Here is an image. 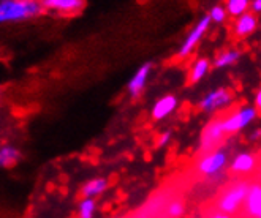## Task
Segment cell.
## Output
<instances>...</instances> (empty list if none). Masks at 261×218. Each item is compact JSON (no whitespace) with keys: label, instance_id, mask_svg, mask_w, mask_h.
Masks as SVG:
<instances>
[{"label":"cell","instance_id":"obj_1","mask_svg":"<svg viewBox=\"0 0 261 218\" xmlns=\"http://www.w3.org/2000/svg\"><path fill=\"white\" fill-rule=\"evenodd\" d=\"M252 180L253 179L245 177V179L234 180L228 186H225L216 199V210L236 218V215L239 213V210L244 204L245 196H247Z\"/></svg>","mask_w":261,"mask_h":218},{"label":"cell","instance_id":"obj_2","mask_svg":"<svg viewBox=\"0 0 261 218\" xmlns=\"http://www.w3.org/2000/svg\"><path fill=\"white\" fill-rule=\"evenodd\" d=\"M41 2L30 0H0V24L19 22L40 16L43 13Z\"/></svg>","mask_w":261,"mask_h":218},{"label":"cell","instance_id":"obj_3","mask_svg":"<svg viewBox=\"0 0 261 218\" xmlns=\"http://www.w3.org/2000/svg\"><path fill=\"white\" fill-rule=\"evenodd\" d=\"M223 119H225V114L216 116L204 127L201 133V139H199V149H198L199 155L216 150L223 141V136L226 134L223 130Z\"/></svg>","mask_w":261,"mask_h":218},{"label":"cell","instance_id":"obj_4","mask_svg":"<svg viewBox=\"0 0 261 218\" xmlns=\"http://www.w3.org/2000/svg\"><path fill=\"white\" fill-rule=\"evenodd\" d=\"M228 165V155L223 150H212L207 153H203L201 158L196 163V171L199 176L203 177H211L214 174H219L226 168Z\"/></svg>","mask_w":261,"mask_h":218},{"label":"cell","instance_id":"obj_5","mask_svg":"<svg viewBox=\"0 0 261 218\" xmlns=\"http://www.w3.org/2000/svg\"><path fill=\"white\" fill-rule=\"evenodd\" d=\"M256 116H258V109L255 106H242L238 109V111H234L231 116L225 114L223 130L226 134H234L247 125H250V123L256 119Z\"/></svg>","mask_w":261,"mask_h":218},{"label":"cell","instance_id":"obj_6","mask_svg":"<svg viewBox=\"0 0 261 218\" xmlns=\"http://www.w3.org/2000/svg\"><path fill=\"white\" fill-rule=\"evenodd\" d=\"M236 218H261V185L259 180H252L244 204Z\"/></svg>","mask_w":261,"mask_h":218},{"label":"cell","instance_id":"obj_7","mask_svg":"<svg viewBox=\"0 0 261 218\" xmlns=\"http://www.w3.org/2000/svg\"><path fill=\"white\" fill-rule=\"evenodd\" d=\"M209 25H211L209 16H204V18H201V19L198 21V24L190 30L189 35H187V38H186V41H184V44L180 46V49H179V52H177V57H179V59H186L187 56L192 54V51L196 48V44H198L199 41H201V38L206 35Z\"/></svg>","mask_w":261,"mask_h":218},{"label":"cell","instance_id":"obj_8","mask_svg":"<svg viewBox=\"0 0 261 218\" xmlns=\"http://www.w3.org/2000/svg\"><path fill=\"white\" fill-rule=\"evenodd\" d=\"M43 10H49L62 16H76L86 8V0H43Z\"/></svg>","mask_w":261,"mask_h":218},{"label":"cell","instance_id":"obj_9","mask_svg":"<svg viewBox=\"0 0 261 218\" xmlns=\"http://www.w3.org/2000/svg\"><path fill=\"white\" fill-rule=\"evenodd\" d=\"M231 98H233L231 92L226 90V89L214 90L201 100V103H199V109H201V111H206V113L219 111V109H222V107H225L231 103Z\"/></svg>","mask_w":261,"mask_h":218},{"label":"cell","instance_id":"obj_10","mask_svg":"<svg viewBox=\"0 0 261 218\" xmlns=\"http://www.w3.org/2000/svg\"><path fill=\"white\" fill-rule=\"evenodd\" d=\"M258 166V160L253 153L250 152H242L239 155H236L234 160L231 161V166H229V171L233 174H252L253 169H256Z\"/></svg>","mask_w":261,"mask_h":218},{"label":"cell","instance_id":"obj_11","mask_svg":"<svg viewBox=\"0 0 261 218\" xmlns=\"http://www.w3.org/2000/svg\"><path fill=\"white\" fill-rule=\"evenodd\" d=\"M150 70H152V64H150V62H147V64H144L143 67L138 68L135 76L130 79V83H128V93L133 98H138L143 93V90L146 87V83L149 79Z\"/></svg>","mask_w":261,"mask_h":218},{"label":"cell","instance_id":"obj_12","mask_svg":"<svg viewBox=\"0 0 261 218\" xmlns=\"http://www.w3.org/2000/svg\"><path fill=\"white\" fill-rule=\"evenodd\" d=\"M258 27V19L253 13L247 11L238 16L236 19V24H234V34L238 38H247L250 37Z\"/></svg>","mask_w":261,"mask_h":218},{"label":"cell","instance_id":"obj_13","mask_svg":"<svg viewBox=\"0 0 261 218\" xmlns=\"http://www.w3.org/2000/svg\"><path fill=\"white\" fill-rule=\"evenodd\" d=\"M177 107V100L174 95H165L162 97L152 107V119L153 120H162L170 116L174 109Z\"/></svg>","mask_w":261,"mask_h":218},{"label":"cell","instance_id":"obj_14","mask_svg":"<svg viewBox=\"0 0 261 218\" xmlns=\"http://www.w3.org/2000/svg\"><path fill=\"white\" fill-rule=\"evenodd\" d=\"M108 185H110L108 179H103V177L92 179V180H89V182H86L83 185L80 195H81V198H92V199H94L95 196H98L103 192H106Z\"/></svg>","mask_w":261,"mask_h":218},{"label":"cell","instance_id":"obj_15","mask_svg":"<svg viewBox=\"0 0 261 218\" xmlns=\"http://www.w3.org/2000/svg\"><path fill=\"white\" fill-rule=\"evenodd\" d=\"M21 160V152L11 146L0 147V168H10L14 166Z\"/></svg>","mask_w":261,"mask_h":218},{"label":"cell","instance_id":"obj_16","mask_svg":"<svg viewBox=\"0 0 261 218\" xmlns=\"http://www.w3.org/2000/svg\"><path fill=\"white\" fill-rule=\"evenodd\" d=\"M211 68V64L207 59H199L195 62V65L190 68V73H189V84H195L198 81H201L203 77L207 74Z\"/></svg>","mask_w":261,"mask_h":218},{"label":"cell","instance_id":"obj_17","mask_svg":"<svg viewBox=\"0 0 261 218\" xmlns=\"http://www.w3.org/2000/svg\"><path fill=\"white\" fill-rule=\"evenodd\" d=\"M249 5H250V0H226L225 11L229 16L238 18L241 14L249 11Z\"/></svg>","mask_w":261,"mask_h":218},{"label":"cell","instance_id":"obj_18","mask_svg":"<svg viewBox=\"0 0 261 218\" xmlns=\"http://www.w3.org/2000/svg\"><path fill=\"white\" fill-rule=\"evenodd\" d=\"M241 57V52L239 51H223L222 54H219L214 60V68H225V67H229L236 64Z\"/></svg>","mask_w":261,"mask_h":218},{"label":"cell","instance_id":"obj_19","mask_svg":"<svg viewBox=\"0 0 261 218\" xmlns=\"http://www.w3.org/2000/svg\"><path fill=\"white\" fill-rule=\"evenodd\" d=\"M95 209L97 204L92 198H83V201L80 202V218H94L95 215Z\"/></svg>","mask_w":261,"mask_h":218},{"label":"cell","instance_id":"obj_20","mask_svg":"<svg viewBox=\"0 0 261 218\" xmlns=\"http://www.w3.org/2000/svg\"><path fill=\"white\" fill-rule=\"evenodd\" d=\"M184 210H186V204H184L182 199H174L171 201L166 207V215L168 218H180L184 215Z\"/></svg>","mask_w":261,"mask_h":218},{"label":"cell","instance_id":"obj_21","mask_svg":"<svg viewBox=\"0 0 261 218\" xmlns=\"http://www.w3.org/2000/svg\"><path fill=\"white\" fill-rule=\"evenodd\" d=\"M226 11H225V7H220V5H217V7H214L212 10H211V13H209V19H211V22L214 21V22H217V24H220V22H223L225 19H226Z\"/></svg>","mask_w":261,"mask_h":218},{"label":"cell","instance_id":"obj_22","mask_svg":"<svg viewBox=\"0 0 261 218\" xmlns=\"http://www.w3.org/2000/svg\"><path fill=\"white\" fill-rule=\"evenodd\" d=\"M250 13L258 14L261 11V0H250V5H249Z\"/></svg>","mask_w":261,"mask_h":218},{"label":"cell","instance_id":"obj_23","mask_svg":"<svg viewBox=\"0 0 261 218\" xmlns=\"http://www.w3.org/2000/svg\"><path fill=\"white\" fill-rule=\"evenodd\" d=\"M170 138H171V133L170 131H166V133H163L162 136H160V139H159V143H157V146L159 147H163L168 141H170Z\"/></svg>","mask_w":261,"mask_h":218},{"label":"cell","instance_id":"obj_24","mask_svg":"<svg viewBox=\"0 0 261 218\" xmlns=\"http://www.w3.org/2000/svg\"><path fill=\"white\" fill-rule=\"evenodd\" d=\"M207 218H234V216H229V215L222 213V212H219V210H214V212H211V215H209Z\"/></svg>","mask_w":261,"mask_h":218},{"label":"cell","instance_id":"obj_25","mask_svg":"<svg viewBox=\"0 0 261 218\" xmlns=\"http://www.w3.org/2000/svg\"><path fill=\"white\" fill-rule=\"evenodd\" d=\"M255 104H256V109L259 111L261 107V90H256V98H255Z\"/></svg>","mask_w":261,"mask_h":218},{"label":"cell","instance_id":"obj_26","mask_svg":"<svg viewBox=\"0 0 261 218\" xmlns=\"http://www.w3.org/2000/svg\"><path fill=\"white\" fill-rule=\"evenodd\" d=\"M30 2H43V0H30Z\"/></svg>","mask_w":261,"mask_h":218}]
</instances>
